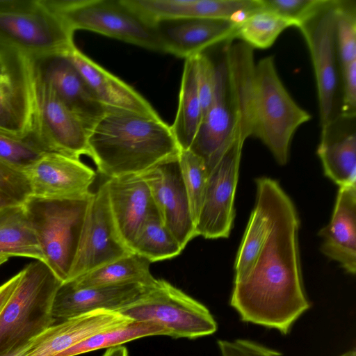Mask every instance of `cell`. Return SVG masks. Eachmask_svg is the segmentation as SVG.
<instances>
[{"label": "cell", "mask_w": 356, "mask_h": 356, "mask_svg": "<svg viewBox=\"0 0 356 356\" xmlns=\"http://www.w3.org/2000/svg\"><path fill=\"white\" fill-rule=\"evenodd\" d=\"M296 207L275 181L268 236L248 275L234 282L230 305L242 321L282 334L309 307L303 287Z\"/></svg>", "instance_id": "cell-1"}, {"label": "cell", "mask_w": 356, "mask_h": 356, "mask_svg": "<svg viewBox=\"0 0 356 356\" xmlns=\"http://www.w3.org/2000/svg\"><path fill=\"white\" fill-rule=\"evenodd\" d=\"M88 147L98 172L108 179L141 174L181 151L161 118L110 107L89 132Z\"/></svg>", "instance_id": "cell-2"}, {"label": "cell", "mask_w": 356, "mask_h": 356, "mask_svg": "<svg viewBox=\"0 0 356 356\" xmlns=\"http://www.w3.org/2000/svg\"><path fill=\"white\" fill-rule=\"evenodd\" d=\"M215 63V87L211 103L203 115L189 148L211 172L232 140L243 136L250 113L252 91L248 81L230 72L225 47Z\"/></svg>", "instance_id": "cell-3"}, {"label": "cell", "mask_w": 356, "mask_h": 356, "mask_svg": "<svg viewBox=\"0 0 356 356\" xmlns=\"http://www.w3.org/2000/svg\"><path fill=\"white\" fill-rule=\"evenodd\" d=\"M0 313V355L29 344L55 323L52 305L62 282L44 262L34 260Z\"/></svg>", "instance_id": "cell-4"}, {"label": "cell", "mask_w": 356, "mask_h": 356, "mask_svg": "<svg viewBox=\"0 0 356 356\" xmlns=\"http://www.w3.org/2000/svg\"><path fill=\"white\" fill-rule=\"evenodd\" d=\"M310 119L282 83L273 56L255 63L252 136L268 148L279 164L286 163L294 134Z\"/></svg>", "instance_id": "cell-5"}, {"label": "cell", "mask_w": 356, "mask_h": 356, "mask_svg": "<svg viewBox=\"0 0 356 356\" xmlns=\"http://www.w3.org/2000/svg\"><path fill=\"white\" fill-rule=\"evenodd\" d=\"M93 193L66 200L30 197L24 203L45 264L62 283L67 280Z\"/></svg>", "instance_id": "cell-6"}, {"label": "cell", "mask_w": 356, "mask_h": 356, "mask_svg": "<svg viewBox=\"0 0 356 356\" xmlns=\"http://www.w3.org/2000/svg\"><path fill=\"white\" fill-rule=\"evenodd\" d=\"M115 312L135 321L159 325L175 339H196L213 334L218 329L205 305L161 279Z\"/></svg>", "instance_id": "cell-7"}, {"label": "cell", "mask_w": 356, "mask_h": 356, "mask_svg": "<svg viewBox=\"0 0 356 356\" xmlns=\"http://www.w3.org/2000/svg\"><path fill=\"white\" fill-rule=\"evenodd\" d=\"M73 32L86 30L152 51H161L154 25L122 0H42Z\"/></svg>", "instance_id": "cell-8"}, {"label": "cell", "mask_w": 356, "mask_h": 356, "mask_svg": "<svg viewBox=\"0 0 356 356\" xmlns=\"http://www.w3.org/2000/svg\"><path fill=\"white\" fill-rule=\"evenodd\" d=\"M74 33L42 0H0V38L31 56L67 53Z\"/></svg>", "instance_id": "cell-9"}, {"label": "cell", "mask_w": 356, "mask_h": 356, "mask_svg": "<svg viewBox=\"0 0 356 356\" xmlns=\"http://www.w3.org/2000/svg\"><path fill=\"white\" fill-rule=\"evenodd\" d=\"M337 0H321L297 27L310 52L317 88L321 127L339 114L337 94L340 68L336 40Z\"/></svg>", "instance_id": "cell-10"}, {"label": "cell", "mask_w": 356, "mask_h": 356, "mask_svg": "<svg viewBox=\"0 0 356 356\" xmlns=\"http://www.w3.org/2000/svg\"><path fill=\"white\" fill-rule=\"evenodd\" d=\"M31 96V134L40 147L76 159L89 156L88 130L32 66Z\"/></svg>", "instance_id": "cell-11"}, {"label": "cell", "mask_w": 356, "mask_h": 356, "mask_svg": "<svg viewBox=\"0 0 356 356\" xmlns=\"http://www.w3.org/2000/svg\"><path fill=\"white\" fill-rule=\"evenodd\" d=\"M236 136L209 174L202 206L195 226V236L227 238L234 219V197L243 146Z\"/></svg>", "instance_id": "cell-12"}, {"label": "cell", "mask_w": 356, "mask_h": 356, "mask_svg": "<svg viewBox=\"0 0 356 356\" xmlns=\"http://www.w3.org/2000/svg\"><path fill=\"white\" fill-rule=\"evenodd\" d=\"M131 252L116 228L104 182L93 193L66 282Z\"/></svg>", "instance_id": "cell-13"}, {"label": "cell", "mask_w": 356, "mask_h": 356, "mask_svg": "<svg viewBox=\"0 0 356 356\" xmlns=\"http://www.w3.org/2000/svg\"><path fill=\"white\" fill-rule=\"evenodd\" d=\"M30 56L0 38V130L24 138L31 134Z\"/></svg>", "instance_id": "cell-14"}, {"label": "cell", "mask_w": 356, "mask_h": 356, "mask_svg": "<svg viewBox=\"0 0 356 356\" xmlns=\"http://www.w3.org/2000/svg\"><path fill=\"white\" fill-rule=\"evenodd\" d=\"M23 171L31 197L44 200L83 197L90 192L96 177L95 170L80 159L52 152H44Z\"/></svg>", "instance_id": "cell-15"}, {"label": "cell", "mask_w": 356, "mask_h": 356, "mask_svg": "<svg viewBox=\"0 0 356 356\" xmlns=\"http://www.w3.org/2000/svg\"><path fill=\"white\" fill-rule=\"evenodd\" d=\"M178 158L160 163L140 175L150 189L163 224L184 249L196 236Z\"/></svg>", "instance_id": "cell-16"}, {"label": "cell", "mask_w": 356, "mask_h": 356, "mask_svg": "<svg viewBox=\"0 0 356 356\" xmlns=\"http://www.w3.org/2000/svg\"><path fill=\"white\" fill-rule=\"evenodd\" d=\"M30 58L33 70L52 86L89 133L106 108L97 99L65 54L30 56Z\"/></svg>", "instance_id": "cell-17"}, {"label": "cell", "mask_w": 356, "mask_h": 356, "mask_svg": "<svg viewBox=\"0 0 356 356\" xmlns=\"http://www.w3.org/2000/svg\"><path fill=\"white\" fill-rule=\"evenodd\" d=\"M147 23L183 19H224L241 23L263 9L261 0H122Z\"/></svg>", "instance_id": "cell-18"}, {"label": "cell", "mask_w": 356, "mask_h": 356, "mask_svg": "<svg viewBox=\"0 0 356 356\" xmlns=\"http://www.w3.org/2000/svg\"><path fill=\"white\" fill-rule=\"evenodd\" d=\"M240 23L224 19L163 20L156 27L162 52L185 59L206 49L237 38Z\"/></svg>", "instance_id": "cell-19"}, {"label": "cell", "mask_w": 356, "mask_h": 356, "mask_svg": "<svg viewBox=\"0 0 356 356\" xmlns=\"http://www.w3.org/2000/svg\"><path fill=\"white\" fill-rule=\"evenodd\" d=\"M132 321L117 312L97 309L55 323L29 343L26 356H56L93 335Z\"/></svg>", "instance_id": "cell-20"}, {"label": "cell", "mask_w": 356, "mask_h": 356, "mask_svg": "<svg viewBox=\"0 0 356 356\" xmlns=\"http://www.w3.org/2000/svg\"><path fill=\"white\" fill-rule=\"evenodd\" d=\"M105 183L114 222L129 248L147 218L157 211L150 189L140 174L108 178Z\"/></svg>", "instance_id": "cell-21"}, {"label": "cell", "mask_w": 356, "mask_h": 356, "mask_svg": "<svg viewBox=\"0 0 356 356\" xmlns=\"http://www.w3.org/2000/svg\"><path fill=\"white\" fill-rule=\"evenodd\" d=\"M149 286L138 284L78 288L61 284L52 305L55 323L97 309L117 311L139 297Z\"/></svg>", "instance_id": "cell-22"}, {"label": "cell", "mask_w": 356, "mask_h": 356, "mask_svg": "<svg viewBox=\"0 0 356 356\" xmlns=\"http://www.w3.org/2000/svg\"><path fill=\"white\" fill-rule=\"evenodd\" d=\"M65 55L97 99L106 108L127 110L154 118H160L140 94L96 63L76 47Z\"/></svg>", "instance_id": "cell-23"}, {"label": "cell", "mask_w": 356, "mask_h": 356, "mask_svg": "<svg viewBox=\"0 0 356 356\" xmlns=\"http://www.w3.org/2000/svg\"><path fill=\"white\" fill-rule=\"evenodd\" d=\"M323 254L348 273L356 271V183L340 186L330 222L319 232Z\"/></svg>", "instance_id": "cell-24"}, {"label": "cell", "mask_w": 356, "mask_h": 356, "mask_svg": "<svg viewBox=\"0 0 356 356\" xmlns=\"http://www.w3.org/2000/svg\"><path fill=\"white\" fill-rule=\"evenodd\" d=\"M355 118L339 115L321 127L317 154L325 175L339 187L356 183Z\"/></svg>", "instance_id": "cell-25"}, {"label": "cell", "mask_w": 356, "mask_h": 356, "mask_svg": "<svg viewBox=\"0 0 356 356\" xmlns=\"http://www.w3.org/2000/svg\"><path fill=\"white\" fill-rule=\"evenodd\" d=\"M275 181L268 177H261L256 180V202L237 252L234 282L241 280L248 275L268 236Z\"/></svg>", "instance_id": "cell-26"}, {"label": "cell", "mask_w": 356, "mask_h": 356, "mask_svg": "<svg viewBox=\"0 0 356 356\" xmlns=\"http://www.w3.org/2000/svg\"><path fill=\"white\" fill-rule=\"evenodd\" d=\"M0 254L31 258L45 264L24 204L0 209Z\"/></svg>", "instance_id": "cell-27"}, {"label": "cell", "mask_w": 356, "mask_h": 356, "mask_svg": "<svg viewBox=\"0 0 356 356\" xmlns=\"http://www.w3.org/2000/svg\"><path fill=\"white\" fill-rule=\"evenodd\" d=\"M150 264L143 257L131 252L68 282L78 288L128 284L150 286L156 280L150 272Z\"/></svg>", "instance_id": "cell-28"}, {"label": "cell", "mask_w": 356, "mask_h": 356, "mask_svg": "<svg viewBox=\"0 0 356 356\" xmlns=\"http://www.w3.org/2000/svg\"><path fill=\"white\" fill-rule=\"evenodd\" d=\"M194 56L185 59L177 114L170 126L180 150L189 149L202 119Z\"/></svg>", "instance_id": "cell-29"}, {"label": "cell", "mask_w": 356, "mask_h": 356, "mask_svg": "<svg viewBox=\"0 0 356 356\" xmlns=\"http://www.w3.org/2000/svg\"><path fill=\"white\" fill-rule=\"evenodd\" d=\"M129 249L151 263L171 259L183 250L175 236L163 224L158 211L147 218Z\"/></svg>", "instance_id": "cell-30"}, {"label": "cell", "mask_w": 356, "mask_h": 356, "mask_svg": "<svg viewBox=\"0 0 356 356\" xmlns=\"http://www.w3.org/2000/svg\"><path fill=\"white\" fill-rule=\"evenodd\" d=\"M154 335L168 336V333L156 324L132 321L124 326L93 335L56 356H76L102 348L122 346L135 339Z\"/></svg>", "instance_id": "cell-31"}, {"label": "cell", "mask_w": 356, "mask_h": 356, "mask_svg": "<svg viewBox=\"0 0 356 356\" xmlns=\"http://www.w3.org/2000/svg\"><path fill=\"white\" fill-rule=\"evenodd\" d=\"M290 26H294L291 22L261 9L240 23L237 38L253 49H267Z\"/></svg>", "instance_id": "cell-32"}, {"label": "cell", "mask_w": 356, "mask_h": 356, "mask_svg": "<svg viewBox=\"0 0 356 356\" xmlns=\"http://www.w3.org/2000/svg\"><path fill=\"white\" fill-rule=\"evenodd\" d=\"M178 160L195 226L204 200L207 171L204 161L189 149L181 150Z\"/></svg>", "instance_id": "cell-33"}, {"label": "cell", "mask_w": 356, "mask_h": 356, "mask_svg": "<svg viewBox=\"0 0 356 356\" xmlns=\"http://www.w3.org/2000/svg\"><path fill=\"white\" fill-rule=\"evenodd\" d=\"M336 40L340 67L356 60V1L337 0Z\"/></svg>", "instance_id": "cell-34"}, {"label": "cell", "mask_w": 356, "mask_h": 356, "mask_svg": "<svg viewBox=\"0 0 356 356\" xmlns=\"http://www.w3.org/2000/svg\"><path fill=\"white\" fill-rule=\"evenodd\" d=\"M44 152L31 134L20 138L0 130V159L16 168L24 170Z\"/></svg>", "instance_id": "cell-35"}, {"label": "cell", "mask_w": 356, "mask_h": 356, "mask_svg": "<svg viewBox=\"0 0 356 356\" xmlns=\"http://www.w3.org/2000/svg\"><path fill=\"white\" fill-rule=\"evenodd\" d=\"M30 197L24 171L0 159V209L23 204Z\"/></svg>", "instance_id": "cell-36"}, {"label": "cell", "mask_w": 356, "mask_h": 356, "mask_svg": "<svg viewBox=\"0 0 356 356\" xmlns=\"http://www.w3.org/2000/svg\"><path fill=\"white\" fill-rule=\"evenodd\" d=\"M321 0H261L263 9L291 22L296 26L316 7Z\"/></svg>", "instance_id": "cell-37"}, {"label": "cell", "mask_w": 356, "mask_h": 356, "mask_svg": "<svg viewBox=\"0 0 356 356\" xmlns=\"http://www.w3.org/2000/svg\"><path fill=\"white\" fill-rule=\"evenodd\" d=\"M194 58L197 87L204 115L211 103L213 95L215 63L204 52L194 56Z\"/></svg>", "instance_id": "cell-38"}, {"label": "cell", "mask_w": 356, "mask_h": 356, "mask_svg": "<svg viewBox=\"0 0 356 356\" xmlns=\"http://www.w3.org/2000/svg\"><path fill=\"white\" fill-rule=\"evenodd\" d=\"M341 99L340 115L356 117V60L340 67Z\"/></svg>", "instance_id": "cell-39"}, {"label": "cell", "mask_w": 356, "mask_h": 356, "mask_svg": "<svg viewBox=\"0 0 356 356\" xmlns=\"http://www.w3.org/2000/svg\"><path fill=\"white\" fill-rule=\"evenodd\" d=\"M221 356H282L273 349L248 339L218 340Z\"/></svg>", "instance_id": "cell-40"}, {"label": "cell", "mask_w": 356, "mask_h": 356, "mask_svg": "<svg viewBox=\"0 0 356 356\" xmlns=\"http://www.w3.org/2000/svg\"><path fill=\"white\" fill-rule=\"evenodd\" d=\"M20 277L19 271L0 285V313L17 287Z\"/></svg>", "instance_id": "cell-41"}, {"label": "cell", "mask_w": 356, "mask_h": 356, "mask_svg": "<svg viewBox=\"0 0 356 356\" xmlns=\"http://www.w3.org/2000/svg\"><path fill=\"white\" fill-rule=\"evenodd\" d=\"M102 356H129V353L125 346H119L107 348Z\"/></svg>", "instance_id": "cell-42"}, {"label": "cell", "mask_w": 356, "mask_h": 356, "mask_svg": "<svg viewBox=\"0 0 356 356\" xmlns=\"http://www.w3.org/2000/svg\"><path fill=\"white\" fill-rule=\"evenodd\" d=\"M29 343L25 346L1 354L0 356H26Z\"/></svg>", "instance_id": "cell-43"}, {"label": "cell", "mask_w": 356, "mask_h": 356, "mask_svg": "<svg viewBox=\"0 0 356 356\" xmlns=\"http://www.w3.org/2000/svg\"><path fill=\"white\" fill-rule=\"evenodd\" d=\"M339 356H356V351L355 349L350 350Z\"/></svg>", "instance_id": "cell-44"}, {"label": "cell", "mask_w": 356, "mask_h": 356, "mask_svg": "<svg viewBox=\"0 0 356 356\" xmlns=\"http://www.w3.org/2000/svg\"><path fill=\"white\" fill-rule=\"evenodd\" d=\"M9 257L0 254V266L8 260Z\"/></svg>", "instance_id": "cell-45"}]
</instances>
